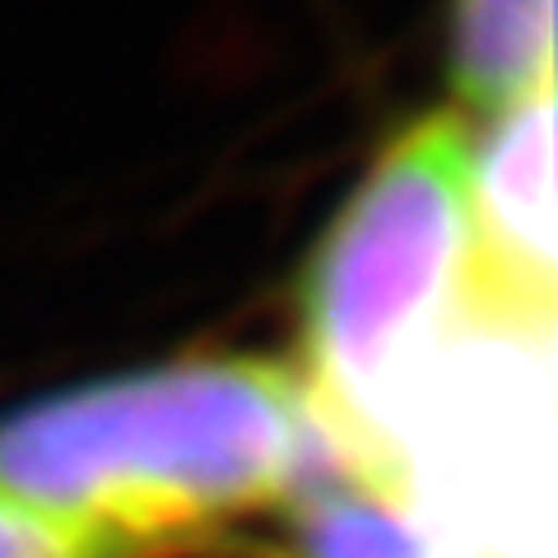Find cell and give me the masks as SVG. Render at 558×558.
Masks as SVG:
<instances>
[{
    "mask_svg": "<svg viewBox=\"0 0 558 558\" xmlns=\"http://www.w3.org/2000/svg\"><path fill=\"white\" fill-rule=\"evenodd\" d=\"M447 70L484 117L554 89V0H451Z\"/></svg>",
    "mask_w": 558,
    "mask_h": 558,
    "instance_id": "5",
    "label": "cell"
},
{
    "mask_svg": "<svg viewBox=\"0 0 558 558\" xmlns=\"http://www.w3.org/2000/svg\"><path fill=\"white\" fill-rule=\"evenodd\" d=\"M470 172L465 317L494 330L554 322V89L488 117Z\"/></svg>",
    "mask_w": 558,
    "mask_h": 558,
    "instance_id": "3",
    "label": "cell"
},
{
    "mask_svg": "<svg viewBox=\"0 0 558 558\" xmlns=\"http://www.w3.org/2000/svg\"><path fill=\"white\" fill-rule=\"evenodd\" d=\"M0 558H108L89 539L51 526L47 517L0 498Z\"/></svg>",
    "mask_w": 558,
    "mask_h": 558,
    "instance_id": "6",
    "label": "cell"
},
{
    "mask_svg": "<svg viewBox=\"0 0 558 558\" xmlns=\"http://www.w3.org/2000/svg\"><path fill=\"white\" fill-rule=\"evenodd\" d=\"M284 545L289 558H442L424 517L340 447L284 502Z\"/></svg>",
    "mask_w": 558,
    "mask_h": 558,
    "instance_id": "4",
    "label": "cell"
},
{
    "mask_svg": "<svg viewBox=\"0 0 558 558\" xmlns=\"http://www.w3.org/2000/svg\"><path fill=\"white\" fill-rule=\"evenodd\" d=\"M322 451L326 424L284 363L178 359L0 414V498L108 558H149L284 508Z\"/></svg>",
    "mask_w": 558,
    "mask_h": 558,
    "instance_id": "1",
    "label": "cell"
},
{
    "mask_svg": "<svg viewBox=\"0 0 558 558\" xmlns=\"http://www.w3.org/2000/svg\"><path fill=\"white\" fill-rule=\"evenodd\" d=\"M470 140L424 117L377 154L299 279L307 396L344 461L368 470L377 433L451 307L465 312Z\"/></svg>",
    "mask_w": 558,
    "mask_h": 558,
    "instance_id": "2",
    "label": "cell"
}]
</instances>
